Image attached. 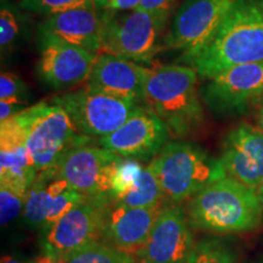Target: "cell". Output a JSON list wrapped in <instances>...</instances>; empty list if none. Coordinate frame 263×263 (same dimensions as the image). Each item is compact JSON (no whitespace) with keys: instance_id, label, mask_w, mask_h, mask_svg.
<instances>
[{"instance_id":"27","label":"cell","mask_w":263,"mask_h":263,"mask_svg":"<svg viewBox=\"0 0 263 263\" xmlns=\"http://www.w3.org/2000/svg\"><path fill=\"white\" fill-rule=\"evenodd\" d=\"M26 85L17 76L3 72L0 76V100H20L26 103Z\"/></svg>"},{"instance_id":"10","label":"cell","mask_w":263,"mask_h":263,"mask_svg":"<svg viewBox=\"0 0 263 263\" xmlns=\"http://www.w3.org/2000/svg\"><path fill=\"white\" fill-rule=\"evenodd\" d=\"M120 157L103 146H76L59 163L55 178L64 179L70 188L87 197L110 201L112 174Z\"/></svg>"},{"instance_id":"24","label":"cell","mask_w":263,"mask_h":263,"mask_svg":"<svg viewBox=\"0 0 263 263\" xmlns=\"http://www.w3.org/2000/svg\"><path fill=\"white\" fill-rule=\"evenodd\" d=\"M143 168L144 167L133 159H126V157L118 159L114 170L112 183H111V202L123 196L133 188Z\"/></svg>"},{"instance_id":"34","label":"cell","mask_w":263,"mask_h":263,"mask_svg":"<svg viewBox=\"0 0 263 263\" xmlns=\"http://www.w3.org/2000/svg\"><path fill=\"white\" fill-rule=\"evenodd\" d=\"M2 263H24V262L20 261L18 258L14 257V256H3Z\"/></svg>"},{"instance_id":"37","label":"cell","mask_w":263,"mask_h":263,"mask_svg":"<svg viewBox=\"0 0 263 263\" xmlns=\"http://www.w3.org/2000/svg\"><path fill=\"white\" fill-rule=\"evenodd\" d=\"M261 2H262V3H263V0H261Z\"/></svg>"},{"instance_id":"14","label":"cell","mask_w":263,"mask_h":263,"mask_svg":"<svg viewBox=\"0 0 263 263\" xmlns=\"http://www.w3.org/2000/svg\"><path fill=\"white\" fill-rule=\"evenodd\" d=\"M98 54L57 41L41 42L37 73L54 90H67L87 82Z\"/></svg>"},{"instance_id":"8","label":"cell","mask_w":263,"mask_h":263,"mask_svg":"<svg viewBox=\"0 0 263 263\" xmlns=\"http://www.w3.org/2000/svg\"><path fill=\"white\" fill-rule=\"evenodd\" d=\"M203 103L221 116L244 114L263 101V61L228 68L200 89Z\"/></svg>"},{"instance_id":"2","label":"cell","mask_w":263,"mask_h":263,"mask_svg":"<svg viewBox=\"0 0 263 263\" xmlns=\"http://www.w3.org/2000/svg\"><path fill=\"white\" fill-rule=\"evenodd\" d=\"M197 78L195 68L188 65H166L149 70L144 104L163 121L171 137L185 138L201 127L203 110Z\"/></svg>"},{"instance_id":"25","label":"cell","mask_w":263,"mask_h":263,"mask_svg":"<svg viewBox=\"0 0 263 263\" xmlns=\"http://www.w3.org/2000/svg\"><path fill=\"white\" fill-rule=\"evenodd\" d=\"M94 0H21V8L33 14L51 16L88 5Z\"/></svg>"},{"instance_id":"16","label":"cell","mask_w":263,"mask_h":263,"mask_svg":"<svg viewBox=\"0 0 263 263\" xmlns=\"http://www.w3.org/2000/svg\"><path fill=\"white\" fill-rule=\"evenodd\" d=\"M150 68L138 62L99 52L87 81V87L112 97L144 103L145 82Z\"/></svg>"},{"instance_id":"33","label":"cell","mask_w":263,"mask_h":263,"mask_svg":"<svg viewBox=\"0 0 263 263\" xmlns=\"http://www.w3.org/2000/svg\"><path fill=\"white\" fill-rule=\"evenodd\" d=\"M256 128L259 129L263 133V105L261 106V108L258 110L257 116H256Z\"/></svg>"},{"instance_id":"17","label":"cell","mask_w":263,"mask_h":263,"mask_svg":"<svg viewBox=\"0 0 263 263\" xmlns=\"http://www.w3.org/2000/svg\"><path fill=\"white\" fill-rule=\"evenodd\" d=\"M101 18L95 2L48 16L39 25V41H57L99 54L101 50Z\"/></svg>"},{"instance_id":"30","label":"cell","mask_w":263,"mask_h":263,"mask_svg":"<svg viewBox=\"0 0 263 263\" xmlns=\"http://www.w3.org/2000/svg\"><path fill=\"white\" fill-rule=\"evenodd\" d=\"M25 101L20 100H0V122L15 117L25 110Z\"/></svg>"},{"instance_id":"13","label":"cell","mask_w":263,"mask_h":263,"mask_svg":"<svg viewBox=\"0 0 263 263\" xmlns=\"http://www.w3.org/2000/svg\"><path fill=\"white\" fill-rule=\"evenodd\" d=\"M195 245L189 218L179 207H163L137 263H185Z\"/></svg>"},{"instance_id":"20","label":"cell","mask_w":263,"mask_h":263,"mask_svg":"<svg viewBox=\"0 0 263 263\" xmlns=\"http://www.w3.org/2000/svg\"><path fill=\"white\" fill-rule=\"evenodd\" d=\"M70 188L64 179L37 178L28 189L25 197L24 221L27 227L34 230L45 232L48 217L54 206L55 199L59 194Z\"/></svg>"},{"instance_id":"26","label":"cell","mask_w":263,"mask_h":263,"mask_svg":"<svg viewBox=\"0 0 263 263\" xmlns=\"http://www.w3.org/2000/svg\"><path fill=\"white\" fill-rule=\"evenodd\" d=\"M25 197L8 186L0 185V218L2 226H9L24 213Z\"/></svg>"},{"instance_id":"31","label":"cell","mask_w":263,"mask_h":263,"mask_svg":"<svg viewBox=\"0 0 263 263\" xmlns=\"http://www.w3.org/2000/svg\"><path fill=\"white\" fill-rule=\"evenodd\" d=\"M141 0H107L106 8L108 11L122 12V11H132L139 8Z\"/></svg>"},{"instance_id":"32","label":"cell","mask_w":263,"mask_h":263,"mask_svg":"<svg viewBox=\"0 0 263 263\" xmlns=\"http://www.w3.org/2000/svg\"><path fill=\"white\" fill-rule=\"evenodd\" d=\"M31 263H65V261L64 258L59 257V256L42 254L37 256Z\"/></svg>"},{"instance_id":"12","label":"cell","mask_w":263,"mask_h":263,"mask_svg":"<svg viewBox=\"0 0 263 263\" xmlns=\"http://www.w3.org/2000/svg\"><path fill=\"white\" fill-rule=\"evenodd\" d=\"M171 133L149 107L140 106L110 136L99 139L100 146L126 159L155 157L168 143Z\"/></svg>"},{"instance_id":"28","label":"cell","mask_w":263,"mask_h":263,"mask_svg":"<svg viewBox=\"0 0 263 263\" xmlns=\"http://www.w3.org/2000/svg\"><path fill=\"white\" fill-rule=\"evenodd\" d=\"M18 25L15 15L8 9H2L0 14V45L3 50L9 48L17 37Z\"/></svg>"},{"instance_id":"36","label":"cell","mask_w":263,"mask_h":263,"mask_svg":"<svg viewBox=\"0 0 263 263\" xmlns=\"http://www.w3.org/2000/svg\"><path fill=\"white\" fill-rule=\"evenodd\" d=\"M94 2H95V4H97V5L106 6V4H107V0H94Z\"/></svg>"},{"instance_id":"15","label":"cell","mask_w":263,"mask_h":263,"mask_svg":"<svg viewBox=\"0 0 263 263\" xmlns=\"http://www.w3.org/2000/svg\"><path fill=\"white\" fill-rule=\"evenodd\" d=\"M219 160L227 176L258 190L263 184V133L241 123L227 134Z\"/></svg>"},{"instance_id":"6","label":"cell","mask_w":263,"mask_h":263,"mask_svg":"<svg viewBox=\"0 0 263 263\" xmlns=\"http://www.w3.org/2000/svg\"><path fill=\"white\" fill-rule=\"evenodd\" d=\"M164 22L159 16L136 9L110 11L101 18V50L127 60H150L157 49V41Z\"/></svg>"},{"instance_id":"7","label":"cell","mask_w":263,"mask_h":263,"mask_svg":"<svg viewBox=\"0 0 263 263\" xmlns=\"http://www.w3.org/2000/svg\"><path fill=\"white\" fill-rule=\"evenodd\" d=\"M70 115L81 134L88 138H105L118 129L140 104L105 94L85 87L51 99Z\"/></svg>"},{"instance_id":"22","label":"cell","mask_w":263,"mask_h":263,"mask_svg":"<svg viewBox=\"0 0 263 263\" xmlns=\"http://www.w3.org/2000/svg\"><path fill=\"white\" fill-rule=\"evenodd\" d=\"M65 263H137L133 255L114 246L95 241L74 250L64 257Z\"/></svg>"},{"instance_id":"29","label":"cell","mask_w":263,"mask_h":263,"mask_svg":"<svg viewBox=\"0 0 263 263\" xmlns=\"http://www.w3.org/2000/svg\"><path fill=\"white\" fill-rule=\"evenodd\" d=\"M176 0H141L139 10L147 11L150 14H154L166 21L167 16L170 14V10L172 8L173 3Z\"/></svg>"},{"instance_id":"11","label":"cell","mask_w":263,"mask_h":263,"mask_svg":"<svg viewBox=\"0 0 263 263\" xmlns=\"http://www.w3.org/2000/svg\"><path fill=\"white\" fill-rule=\"evenodd\" d=\"M235 0H185L166 37L167 48L189 57L215 34Z\"/></svg>"},{"instance_id":"3","label":"cell","mask_w":263,"mask_h":263,"mask_svg":"<svg viewBox=\"0 0 263 263\" xmlns=\"http://www.w3.org/2000/svg\"><path fill=\"white\" fill-rule=\"evenodd\" d=\"M188 210L193 227L218 234L251 232L258 228L263 218L257 190L228 176L194 195Z\"/></svg>"},{"instance_id":"9","label":"cell","mask_w":263,"mask_h":263,"mask_svg":"<svg viewBox=\"0 0 263 263\" xmlns=\"http://www.w3.org/2000/svg\"><path fill=\"white\" fill-rule=\"evenodd\" d=\"M110 201L100 197H89L67 212L43 233V254L64 258L91 242L104 238L105 222Z\"/></svg>"},{"instance_id":"18","label":"cell","mask_w":263,"mask_h":263,"mask_svg":"<svg viewBox=\"0 0 263 263\" xmlns=\"http://www.w3.org/2000/svg\"><path fill=\"white\" fill-rule=\"evenodd\" d=\"M37 177L26 145L25 130L17 118L0 122V185L26 196Z\"/></svg>"},{"instance_id":"19","label":"cell","mask_w":263,"mask_h":263,"mask_svg":"<svg viewBox=\"0 0 263 263\" xmlns=\"http://www.w3.org/2000/svg\"><path fill=\"white\" fill-rule=\"evenodd\" d=\"M163 206L128 207L110 203L105 222L104 239L108 245L136 255L145 244Z\"/></svg>"},{"instance_id":"1","label":"cell","mask_w":263,"mask_h":263,"mask_svg":"<svg viewBox=\"0 0 263 263\" xmlns=\"http://www.w3.org/2000/svg\"><path fill=\"white\" fill-rule=\"evenodd\" d=\"M263 61V3L235 0L215 34L203 47L180 62L209 80L240 65Z\"/></svg>"},{"instance_id":"4","label":"cell","mask_w":263,"mask_h":263,"mask_svg":"<svg viewBox=\"0 0 263 263\" xmlns=\"http://www.w3.org/2000/svg\"><path fill=\"white\" fill-rule=\"evenodd\" d=\"M15 117L25 130L26 145L37 170V178H55L66 154L90 141V138L80 133L65 108L54 101H41Z\"/></svg>"},{"instance_id":"23","label":"cell","mask_w":263,"mask_h":263,"mask_svg":"<svg viewBox=\"0 0 263 263\" xmlns=\"http://www.w3.org/2000/svg\"><path fill=\"white\" fill-rule=\"evenodd\" d=\"M185 263H235L234 252L218 239L195 242Z\"/></svg>"},{"instance_id":"5","label":"cell","mask_w":263,"mask_h":263,"mask_svg":"<svg viewBox=\"0 0 263 263\" xmlns=\"http://www.w3.org/2000/svg\"><path fill=\"white\" fill-rule=\"evenodd\" d=\"M149 168L159 180L164 197L180 202L227 176L221 160L188 141H168L151 160Z\"/></svg>"},{"instance_id":"35","label":"cell","mask_w":263,"mask_h":263,"mask_svg":"<svg viewBox=\"0 0 263 263\" xmlns=\"http://www.w3.org/2000/svg\"><path fill=\"white\" fill-rule=\"evenodd\" d=\"M257 193H258V196H259V199H261V202H262V206H263V184L261 186H259Z\"/></svg>"},{"instance_id":"21","label":"cell","mask_w":263,"mask_h":263,"mask_svg":"<svg viewBox=\"0 0 263 263\" xmlns=\"http://www.w3.org/2000/svg\"><path fill=\"white\" fill-rule=\"evenodd\" d=\"M163 197L164 194L155 174L149 167H144L133 188L111 203L128 207H154L162 205Z\"/></svg>"}]
</instances>
